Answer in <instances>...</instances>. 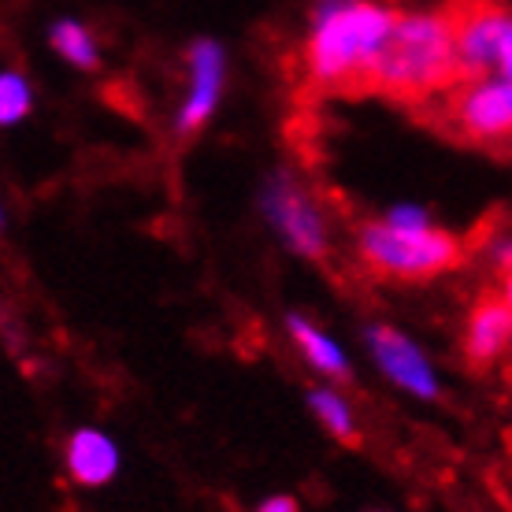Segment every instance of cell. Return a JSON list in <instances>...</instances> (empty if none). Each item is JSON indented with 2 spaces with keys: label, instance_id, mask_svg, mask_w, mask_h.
Instances as JSON below:
<instances>
[{
  "label": "cell",
  "instance_id": "obj_3",
  "mask_svg": "<svg viewBox=\"0 0 512 512\" xmlns=\"http://www.w3.org/2000/svg\"><path fill=\"white\" fill-rule=\"evenodd\" d=\"M357 249L372 275L397 282L435 279L468 256V242H461L457 234L431 227H397V223H364L357 234Z\"/></svg>",
  "mask_w": 512,
  "mask_h": 512
},
{
  "label": "cell",
  "instance_id": "obj_17",
  "mask_svg": "<svg viewBox=\"0 0 512 512\" xmlns=\"http://www.w3.org/2000/svg\"><path fill=\"white\" fill-rule=\"evenodd\" d=\"M256 512H297V501L294 498H271V501H264Z\"/></svg>",
  "mask_w": 512,
  "mask_h": 512
},
{
  "label": "cell",
  "instance_id": "obj_7",
  "mask_svg": "<svg viewBox=\"0 0 512 512\" xmlns=\"http://www.w3.org/2000/svg\"><path fill=\"white\" fill-rule=\"evenodd\" d=\"M512 334V305L498 290H483L468 312V334H464V357L472 368H483L509 346Z\"/></svg>",
  "mask_w": 512,
  "mask_h": 512
},
{
  "label": "cell",
  "instance_id": "obj_10",
  "mask_svg": "<svg viewBox=\"0 0 512 512\" xmlns=\"http://www.w3.org/2000/svg\"><path fill=\"white\" fill-rule=\"evenodd\" d=\"M71 475L86 487H101L116 475V446L97 431H78L71 438V453H67Z\"/></svg>",
  "mask_w": 512,
  "mask_h": 512
},
{
  "label": "cell",
  "instance_id": "obj_1",
  "mask_svg": "<svg viewBox=\"0 0 512 512\" xmlns=\"http://www.w3.org/2000/svg\"><path fill=\"white\" fill-rule=\"evenodd\" d=\"M397 23V12L383 4H331L320 12L316 34L305 49V75L316 93L364 97L372 93V71L386 38Z\"/></svg>",
  "mask_w": 512,
  "mask_h": 512
},
{
  "label": "cell",
  "instance_id": "obj_11",
  "mask_svg": "<svg viewBox=\"0 0 512 512\" xmlns=\"http://www.w3.org/2000/svg\"><path fill=\"white\" fill-rule=\"evenodd\" d=\"M290 331H294V338H297V346L305 349V357L320 368V372H327V375H334V379H346L349 375V368H346V360H342V353L323 338L316 327H308L301 316H290Z\"/></svg>",
  "mask_w": 512,
  "mask_h": 512
},
{
  "label": "cell",
  "instance_id": "obj_14",
  "mask_svg": "<svg viewBox=\"0 0 512 512\" xmlns=\"http://www.w3.org/2000/svg\"><path fill=\"white\" fill-rule=\"evenodd\" d=\"M30 108V90L19 75H4L0 78V119L4 123H15L19 116H26Z\"/></svg>",
  "mask_w": 512,
  "mask_h": 512
},
{
  "label": "cell",
  "instance_id": "obj_16",
  "mask_svg": "<svg viewBox=\"0 0 512 512\" xmlns=\"http://www.w3.org/2000/svg\"><path fill=\"white\" fill-rule=\"evenodd\" d=\"M390 223H397V227H427L423 212H416V208H397L394 216H390Z\"/></svg>",
  "mask_w": 512,
  "mask_h": 512
},
{
  "label": "cell",
  "instance_id": "obj_15",
  "mask_svg": "<svg viewBox=\"0 0 512 512\" xmlns=\"http://www.w3.org/2000/svg\"><path fill=\"white\" fill-rule=\"evenodd\" d=\"M498 67H501V75H505L512 82V19H509V26H505V34H501Z\"/></svg>",
  "mask_w": 512,
  "mask_h": 512
},
{
  "label": "cell",
  "instance_id": "obj_18",
  "mask_svg": "<svg viewBox=\"0 0 512 512\" xmlns=\"http://www.w3.org/2000/svg\"><path fill=\"white\" fill-rule=\"evenodd\" d=\"M505 297H509V305H512V271L505 275Z\"/></svg>",
  "mask_w": 512,
  "mask_h": 512
},
{
  "label": "cell",
  "instance_id": "obj_12",
  "mask_svg": "<svg viewBox=\"0 0 512 512\" xmlns=\"http://www.w3.org/2000/svg\"><path fill=\"white\" fill-rule=\"evenodd\" d=\"M312 409L327 423L331 435H338L346 446H360V435H357V427H353V412H349V405L342 397H334L331 390H316V394H312Z\"/></svg>",
  "mask_w": 512,
  "mask_h": 512
},
{
  "label": "cell",
  "instance_id": "obj_2",
  "mask_svg": "<svg viewBox=\"0 0 512 512\" xmlns=\"http://www.w3.org/2000/svg\"><path fill=\"white\" fill-rule=\"evenodd\" d=\"M453 86H461V71L453 56V26L446 12L397 15L394 30L375 60L372 93L420 108Z\"/></svg>",
  "mask_w": 512,
  "mask_h": 512
},
{
  "label": "cell",
  "instance_id": "obj_5",
  "mask_svg": "<svg viewBox=\"0 0 512 512\" xmlns=\"http://www.w3.org/2000/svg\"><path fill=\"white\" fill-rule=\"evenodd\" d=\"M449 26H453V56L461 82H479L498 64L501 34L512 15L501 0H446L442 4Z\"/></svg>",
  "mask_w": 512,
  "mask_h": 512
},
{
  "label": "cell",
  "instance_id": "obj_8",
  "mask_svg": "<svg viewBox=\"0 0 512 512\" xmlns=\"http://www.w3.org/2000/svg\"><path fill=\"white\" fill-rule=\"evenodd\" d=\"M372 353L379 357L383 364V372L401 383L405 390L420 397H435L438 386H435V375L427 368V360L420 357V349L412 346L405 334L390 331V327H375L372 331Z\"/></svg>",
  "mask_w": 512,
  "mask_h": 512
},
{
  "label": "cell",
  "instance_id": "obj_13",
  "mask_svg": "<svg viewBox=\"0 0 512 512\" xmlns=\"http://www.w3.org/2000/svg\"><path fill=\"white\" fill-rule=\"evenodd\" d=\"M52 45L60 56H67L71 64L78 67H97V49H93L90 34L82 30L78 23H60L52 26Z\"/></svg>",
  "mask_w": 512,
  "mask_h": 512
},
{
  "label": "cell",
  "instance_id": "obj_9",
  "mask_svg": "<svg viewBox=\"0 0 512 512\" xmlns=\"http://www.w3.org/2000/svg\"><path fill=\"white\" fill-rule=\"evenodd\" d=\"M190 64H193V93H190L186 112H182V119H179L182 134H193V130L208 119V112H212L216 93H219V78H223V52H219L212 41H201V45H193Z\"/></svg>",
  "mask_w": 512,
  "mask_h": 512
},
{
  "label": "cell",
  "instance_id": "obj_4",
  "mask_svg": "<svg viewBox=\"0 0 512 512\" xmlns=\"http://www.w3.org/2000/svg\"><path fill=\"white\" fill-rule=\"evenodd\" d=\"M416 112L431 119L438 130H449L453 138L472 145H501L512 138V82H461L431 97L427 108L420 104Z\"/></svg>",
  "mask_w": 512,
  "mask_h": 512
},
{
  "label": "cell",
  "instance_id": "obj_6",
  "mask_svg": "<svg viewBox=\"0 0 512 512\" xmlns=\"http://www.w3.org/2000/svg\"><path fill=\"white\" fill-rule=\"evenodd\" d=\"M268 216L279 227L297 253L305 256H327V231H323L320 208L297 190L294 182H275L268 190Z\"/></svg>",
  "mask_w": 512,
  "mask_h": 512
}]
</instances>
